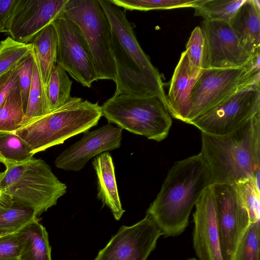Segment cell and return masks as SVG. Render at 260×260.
Returning <instances> with one entry per match:
<instances>
[{"instance_id": "6da1fadb", "label": "cell", "mask_w": 260, "mask_h": 260, "mask_svg": "<svg viewBox=\"0 0 260 260\" xmlns=\"http://www.w3.org/2000/svg\"><path fill=\"white\" fill-rule=\"evenodd\" d=\"M212 184L209 167L201 153L175 162L147 211L165 237L181 234L193 207Z\"/></svg>"}, {"instance_id": "7a4b0ae2", "label": "cell", "mask_w": 260, "mask_h": 260, "mask_svg": "<svg viewBox=\"0 0 260 260\" xmlns=\"http://www.w3.org/2000/svg\"><path fill=\"white\" fill-rule=\"evenodd\" d=\"M99 2L111 29L116 72L113 95H155L166 107V95L160 75L139 44L125 13L109 0Z\"/></svg>"}, {"instance_id": "3957f363", "label": "cell", "mask_w": 260, "mask_h": 260, "mask_svg": "<svg viewBox=\"0 0 260 260\" xmlns=\"http://www.w3.org/2000/svg\"><path fill=\"white\" fill-rule=\"evenodd\" d=\"M201 153L212 184H235L259 178L260 113L237 130L224 136L202 133Z\"/></svg>"}, {"instance_id": "277c9868", "label": "cell", "mask_w": 260, "mask_h": 260, "mask_svg": "<svg viewBox=\"0 0 260 260\" xmlns=\"http://www.w3.org/2000/svg\"><path fill=\"white\" fill-rule=\"evenodd\" d=\"M102 116L101 106L73 97L65 104L24 126L15 133L35 154L97 125Z\"/></svg>"}, {"instance_id": "5b68a950", "label": "cell", "mask_w": 260, "mask_h": 260, "mask_svg": "<svg viewBox=\"0 0 260 260\" xmlns=\"http://www.w3.org/2000/svg\"><path fill=\"white\" fill-rule=\"evenodd\" d=\"M67 190L43 159L7 168L0 180V191L34 209L38 216L57 204Z\"/></svg>"}, {"instance_id": "8992f818", "label": "cell", "mask_w": 260, "mask_h": 260, "mask_svg": "<svg viewBox=\"0 0 260 260\" xmlns=\"http://www.w3.org/2000/svg\"><path fill=\"white\" fill-rule=\"evenodd\" d=\"M101 108L109 123L157 142L167 137L172 126L167 107L155 95H113Z\"/></svg>"}, {"instance_id": "52a82bcc", "label": "cell", "mask_w": 260, "mask_h": 260, "mask_svg": "<svg viewBox=\"0 0 260 260\" xmlns=\"http://www.w3.org/2000/svg\"><path fill=\"white\" fill-rule=\"evenodd\" d=\"M260 51L237 68L205 69L195 83L190 96L189 123L235 93L260 81Z\"/></svg>"}, {"instance_id": "ba28073f", "label": "cell", "mask_w": 260, "mask_h": 260, "mask_svg": "<svg viewBox=\"0 0 260 260\" xmlns=\"http://www.w3.org/2000/svg\"><path fill=\"white\" fill-rule=\"evenodd\" d=\"M61 17L80 29L90 48L98 79L114 81L111 26L99 0H68Z\"/></svg>"}, {"instance_id": "9c48e42d", "label": "cell", "mask_w": 260, "mask_h": 260, "mask_svg": "<svg viewBox=\"0 0 260 260\" xmlns=\"http://www.w3.org/2000/svg\"><path fill=\"white\" fill-rule=\"evenodd\" d=\"M259 85L235 93L189 124L211 135L224 136L234 132L259 113Z\"/></svg>"}, {"instance_id": "30bf717a", "label": "cell", "mask_w": 260, "mask_h": 260, "mask_svg": "<svg viewBox=\"0 0 260 260\" xmlns=\"http://www.w3.org/2000/svg\"><path fill=\"white\" fill-rule=\"evenodd\" d=\"M53 23L57 37L56 64L82 86L91 87L98 79L90 48L80 29L61 16Z\"/></svg>"}, {"instance_id": "8fae6325", "label": "cell", "mask_w": 260, "mask_h": 260, "mask_svg": "<svg viewBox=\"0 0 260 260\" xmlns=\"http://www.w3.org/2000/svg\"><path fill=\"white\" fill-rule=\"evenodd\" d=\"M223 260H233L249 225V215L236 184H212Z\"/></svg>"}, {"instance_id": "7c38bea8", "label": "cell", "mask_w": 260, "mask_h": 260, "mask_svg": "<svg viewBox=\"0 0 260 260\" xmlns=\"http://www.w3.org/2000/svg\"><path fill=\"white\" fill-rule=\"evenodd\" d=\"M204 38L202 69L241 67L251 58L241 45L229 22L203 20Z\"/></svg>"}, {"instance_id": "4fadbf2b", "label": "cell", "mask_w": 260, "mask_h": 260, "mask_svg": "<svg viewBox=\"0 0 260 260\" xmlns=\"http://www.w3.org/2000/svg\"><path fill=\"white\" fill-rule=\"evenodd\" d=\"M68 0H15L6 24L15 41L29 44L44 28L60 17Z\"/></svg>"}, {"instance_id": "5bb4252c", "label": "cell", "mask_w": 260, "mask_h": 260, "mask_svg": "<svg viewBox=\"0 0 260 260\" xmlns=\"http://www.w3.org/2000/svg\"><path fill=\"white\" fill-rule=\"evenodd\" d=\"M162 233L148 214L130 226H122L94 260H146Z\"/></svg>"}, {"instance_id": "9a60e30c", "label": "cell", "mask_w": 260, "mask_h": 260, "mask_svg": "<svg viewBox=\"0 0 260 260\" xmlns=\"http://www.w3.org/2000/svg\"><path fill=\"white\" fill-rule=\"evenodd\" d=\"M122 129L109 123L92 131H87L82 138L62 152L54 164L65 171H79L92 157L119 148Z\"/></svg>"}, {"instance_id": "2e32d148", "label": "cell", "mask_w": 260, "mask_h": 260, "mask_svg": "<svg viewBox=\"0 0 260 260\" xmlns=\"http://www.w3.org/2000/svg\"><path fill=\"white\" fill-rule=\"evenodd\" d=\"M195 206L193 245L198 260H223L212 185L205 190Z\"/></svg>"}, {"instance_id": "e0dca14e", "label": "cell", "mask_w": 260, "mask_h": 260, "mask_svg": "<svg viewBox=\"0 0 260 260\" xmlns=\"http://www.w3.org/2000/svg\"><path fill=\"white\" fill-rule=\"evenodd\" d=\"M202 70L190 61L185 51L181 53L166 95V107L171 116L186 123L190 94Z\"/></svg>"}, {"instance_id": "ac0fdd59", "label": "cell", "mask_w": 260, "mask_h": 260, "mask_svg": "<svg viewBox=\"0 0 260 260\" xmlns=\"http://www.w3.org/2000/svg\"><path fill=\"white\" fill-rule=\"evenodd\" d=\"M260 2L245 0L229 23L245 50L253 55L260 50Z\"/></svg>"}, {"instance_id": "d6986e66", "label": "cell", "mask_w": 260, "mask_h": 260, "mask_svg": "<svg viewBox=\"0 0 260 260\" xmlns=\"http://www.w3.org/2000/svg\"><path fill=\"white\" fill-rule=\"evenodd\" d=\"M92 165L96 175L97 198L110 209L114 218L119 220L125 211L118 193L111 154L106 151L95 156Z\"/></svg>"}, {"instance_id": "ffe728a7", "label": "cell", "mask_w": 260, "mask_h": 260, "mask_svg": "<svg viewBox=\"0 0 260 260\" xmlns=\"http://www.w3.org/2000/svg\"><path fill=\"white\" fill-rule=\"evenodd\" d=\"M18 233L20 242L19 260H52L48 233L38 219Z\"/></svg>"}, {"instance_id": "44dd1931", "label": "cell", "mask_w": 260, "mask_h": 260, "mask_svg": "<svg viewBox=\"0 0 260 260\" xmlns=\"http://www.w3.org/2000/svg\"><path fill=\"white\" fill-rule=\"evenodd\" d=\"M57 43V34L53 22L41 30L30 43L45 90L56 64Z\"/></svg>"}, {"instance_id": "7402d4cb", "label": "cell", "mask_w": 260, "mask_h": 260, "mask_svg": "<svg viewBox=\"0 0 260 260\" xmlns=\"http://www.w3.org/2000/svg\"><path fill=\"white\" fill-rule=\"evenodd\" d=\"M38 219L34 209L9 196L0 194V230L16 232Z\"/></svg>"}, {"instance_id": "603a6c76", "label": "cell", "mask_w": 260, "mask_h": 260, "mask_svg": "<svg viewBox=\"0 0 260 260\" xmlns=\"http://www.w3.org/2000/svg\"><path fill=\"white\" fill-rule=\"evenodd\" d=\"M33 54L32 78L25 111L24 126L50 112L37 62L34 53Z\"/></svg>"}, {"instance_id": "cb8c5ba5", "label": "cell", "mask_w": 260, "mask_h": 260, "mask_svg": "<svg viewBox=\"0 0 260 260\" xmlns=\"http://www.w3.org/2000/svg\"><path fill=\"white\" fill-rule=\"evenodd\" d=\"M25 112L19 84L0 106V132H15L24 126Z\"/></svg>"}, {"instance_id": "d4e9b609", "label": "cell", "mask_w": 260, "mask_h": 260, "mask_svg": "<svg viewBox=\"0 0 260 260\" xmlns=\"http://www.w3.org/2000/svg\"><path fill=\"white\" fill-rule=\"evenodd\" d=\"M34 155L15 132H0V162L6 168L23 164Z\"/></svg>"}, {"instance_id": "484cf974", "label": "cell", "mask_w": 260, "mask_h": 260, "mask_svg": "<svg viewBox=\"0 0 260 260\" xmlns=\"http://www.w3.org/2000/svg\"><path fill=\"white\" fill-rule=\"evenodd\" d=\"M72 81L67 72L55 64L46 88V95L50 112L60 108L71 98Z\"/></svg>"}, {"instance_id": "4316f807", "label": "cell", "mask_w": 260, "mask_h": 260, "mask_svg": "<svg viewBox=\"0 0 260 260\" xmlns=\"http://www.w3.org/2000/svg\"><path fill=\"white\" fill-rule=\"evenodd\" d=\"M245 0H201L193 8L194 15L204 20L229 22Z\"/></svg>"}, {"instance_id": "83f0119b", "label": "cell", "mask_w": 260, "mask_h": 260, "mask_svg": "<svg viewBox=\"0 0 260 260\" xmlns=\"http://www.w3.org/2000/svg\"><path fill=\"white\" fill-rule=\"evenodd\" d=\"M33 51L31 43L24 44L10 37L0 42V75L18 65Z\"/></svg>"}, {"instance_id": "f1b7e54d", "label": "cell", "mask_w": 260, "mask_h": 260, "mask_svg": "<svg viewBox=\"0 0 260 260\" xmlns=\"http://www.w3.org/2000/svg\"><path fill=\"white\" fill-rule=\"evenodd\" d=\"M201 0H109L114 5L128 10L147 11L195 7Z\"/></svg>"}, {"instance_id": "f546056e", "label": "cell", "mask_w": 260, "mask_h": 260, "mask_svg": "<svg viewBox=\"0 0 260 260\" xmlns=\"http://www.w3.org/2000/svg\"><path fill=\"white\" fill-rule=\"evenodd\" d=\"M259 221L250 223L235 252L233 260H259Z\"/></svg>"}, {"instance_id": "4dcf8cb0", "label": "cell", "mask_w": 260, "mask_h": 260, "mask_svg": "<svg viewBox=\"0 0 260 260\" xmlns=\"http://www.w3.org/2000/svg\"><path fill=\"white\" fill-rule=\"evenodd\" d=\"M236 184L248 212L250 223L259 221L260 192L256 187L254 179H247Z\"/></svg>"}, {"instance_id": "1f68e13d", "label": "cell", "mask_w": 260, "mask_h": 260, "mask_svg": "<svg viewBox=\"0 0 260 260\" xmlns=\"http://www.w3.org/2000/svg\"><path fill=\"white\" fill-rule=\"evenodd\" d=\"M34 61V57L32 51L17 68L19 87L24 112L27 106L32 81Z\"/></svg>"}, {"instance_id": "d6a6232c", "label": "cell", "mask_w": 260, "mask_h": 260, "mask_svg": "<svg viewBox=\"0 0 260 260\" xmlns=\"http://www.w3.org/2000/svg\"><path fill=\"white\" fill-rule=\"evenodd\" d=\"M204 45V38L202 29L199 26H196L191 33L185 52L190 61L201 69H202Z\"/></svg>"}, {"instance_id": "836d02e7", "label": "cell", "mask_w": 260, "mask_h": 260, "mask_svg": "<svg viewBox=\"0 0 260 260\" xmlns=\"http://www.w3.org/2000/svg\"><path fill=\"white\" fill-rule=\"evenodd\" d=\"M20 242L18 232L0 236V260H19Z\"/></svg>"}, {"instance_id": "e575fe53", "label": "cell", "mask_w": 260, "mask_h": 260, "mask_svg": "<svg viewBox=\"0 0 260 260\" xmlns=\"http://www.w3.org/2000/svg\"><path fill=\"white\" fill-rule=\"evenodd\" d=\"M18 65L0 75V106L10 92L19 84L17 71Z\"/></svg>"}, {"instance_id": "d590c367", "label": "cell", "mask_w": 260, "mask_h": 260, "mask_svg": "<svg viewBox=\"0 0 260 260\" xmlns=\"http://www.w3.org/2000/svg\"><path fill=\"white\" fill-rule=\"evenodd\" d=\"M15 2V0H0V33L7 32V22Z\"/></svg>"}, {"instance_id": "8d00e7d4", "label": "cell", "mask_w": 260, "mask_h": 260, "mask_svg": "<svg viewBox=\"0 0 260 260\" xmlns=\"http://www.w3.org/2000/svg\"><path fill=\"white\" fill-rule=\"evenodd\" d=\"M14 233V232H10V231H5V230H0V236H3V235H7V234H10V233Z\"/></svg>"}, {"instance_id": "74e56055", "label": "cell", "mask_w": 260, "mask_h": 260, "mask_svg": "<svg viewBox=\"0 0 260 260\" xmlns=\"http://www.w3.org/2000/svg\"><path fill=\"white\" fill-rule=\"evenodd\" d=\"M3 174H4V172H0V180L2 177V176H3ZM2 192H1L0 191V194Z\"/></svg>"}, {"instance_id": "f35d334b", "label": "cell", "mask_w": 260, "mask_h": 260, "mask_svg": "<svg viewBox=\"0 0 260 260\" xmlns=\"http://www.w3.org/2000/svg\"><path fill=\"white\" fill-rule=\"evenodd\" d=\"M187 260H198V259H196L195 258H191L188 259Z\"/></svg>"}]
</instances>
